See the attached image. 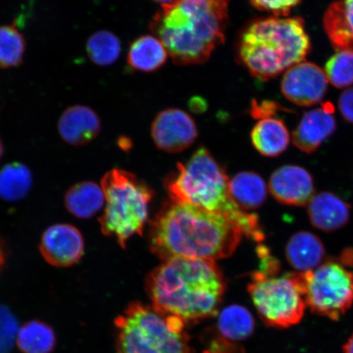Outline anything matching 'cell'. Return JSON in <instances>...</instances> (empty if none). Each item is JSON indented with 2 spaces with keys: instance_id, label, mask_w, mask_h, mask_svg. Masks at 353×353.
Returning <instances> with one entry per match:
<instances>
[{
  "instance_id": "obj_35",
  "label": "cell",
  "mask_w": 353,
  "mask_h": 353,
  "mask_svg": "<svg viewBox=\"0 0 353 353\" xmlns=\"http://www.w3.org/2000/svg\"><path fill=\"white\" fill-rule=\"evenodd\" d=\"M4 263H6V253H4L3 247L0 241V272H1Z\"/></svg>"
},
{
  "instance_id": "obj_34",
  "label": "cell",
  "mask_w": 353,
  "mask_h": 353,
  "mask_svg": "<svg viewBox=\"0 0 353 353\" xmlns=\"http://www.w3.org/2000/svg\"><path fill=\"white\" fill-rule=\"evenodd\" d=\"M343 353H353V334L347 339L343 347Z\"/></svg>"
},
{
  "instance_id": "obj_29",
  "label": "cell",
  "mask_w": 353,
  "mask_h": 353,
  "mask_svg": "<svg viewBox=\"0 0 353 353\" xmlns=\"http://www.w3.org/2000/svg\"><path fill=\"white\" fill-rule=\"evenodd\" d=\"M250 2L256 10L272 13L276 17H286L301 0H250Z\"/></svg>"
},
{
  "instance_id": "obj_13",
  "label": "cell",
  "mask_w": 353,
  "mask_h": 353,
  "mask_svg": "<svg viewBox=\"0 0 353 353\" xmlns=\"http://www.w3.org/2000/svg\"><path fill=\"white\" fill-rule=\"evenodd\" d=\"M269 191L282 205L305 206L315 196L314 181L304 168L285 165L273 172L269 180Z\"/></svg>"
},
{
  "instance_id": "obj_2",
  "label": "cell",
  "mask_w": 353,
  "mask_h": 353,
  "mask_svg": "<svg viewBox=\"0 0 353 353\" xmlns=\"http://www.w3.org/2000/svg\"><path fill=\"white\" fill-rule=\"evenodd\" d=\"M225 290L222 272L208 259L165 260L145 281L152 306L186 324L217 315Z\"/></svg>"
},
{
  "instance_id": "obj_8",
  "label": "cell",
  "mask_w": 353,
  "mask_h": 353,
  "mask_svg": "<svg viewBox=\"0 0 353 353\" xmlns=\"http://www.w3.org/2000/svg\"><path fill=\"white\" fill-rule=\"evenodd\" d=\"M251 299L261 320L273 328H289L303 319L307 307L302 272L268 276L256 271L248 285Z\"/></svg>"
},
{
  "instance_id": "obj_28",
  "label": "cell",
  "mask_w": 353,
  "mask_h": 353,
  "mask_svg": "<svg viewBox=\"0 0 353 353\" xmlns=\"http://www.w3.org/2000/svg\"><path fill=\"white\" fill-rule=\"evenodd\" d=\"M325 76L331 85L339 88L353 85V52H338L325 65Z\"/></svg>"
},
{
  "instance_id": "obj_12",
  "label": "cell",
  "mask_w": 353,
  "mask_h": 353,
  "mask_svg": "<svg viewBox=\"0 0 353 353\" xmlns=\"http://www.w3.org/2000/svg\"><path fill=\"white\" fill-rule=\"evenodd\" d=\"M39 251L52 266L68 268L81 259L85 241L81 232L72 225L54 224L43 232Z\"/></svg>"
},
{
  "instance_id": "obj_3",
  "label": "cell",
  "mask_w": 353,
  "mask_h": 353,
  "mask_svg": "<svg viewBox=\"0 0 353 353\" xmlns=\"http://www.w3.org/2000/svg\"><path fill=\"white\" fill-rule=\"evenodd\" d=\"M229 0H175L161 6L150 30L176 65L201 64L225 41Z\"/></svg>"
},
{
  "instance_id": "obj_16",
  "label": "cell",
  "mask_w": 353,
  "mask_h": 353,
  "mask_svg": "<svg viewBox=\"0 0 353 353\" xmlns=\"http://www.w3.org/2000/svg\"><path fill=\"white\" fill-rule=\"evenodd\" d=\"M101 123L99 114L87 105H72L64 110L59 121V132L66 143L81 147L99 136Z\"/></svg>"
},
{
  "instance_id": "obj_27",
  "label": "cell",
  "mask_w": 353,
  "mask_h": 353,
  "mask_svg": "<svg viewBox=\"0 0 353 353\" xmlns=\"http://www.w3.org/2000/svg\"><path fill=\"white\" fill-rule=\"evenodd\" d=\"M26 42L15 23L0 26V68L20 66L24 61Z\"/></svg>"
},
{
  "instance_id": "obj_4",
  "label": "cell",
  "mask_w": 353,
  "mask_h": 353,
  "mask_svg": "<svg viewBox=\"0 0 353 353\" xmlns=\"http://www.w3.org/2000/svg\"><path fill=\"white\" fill-rule=\"evenodd\" d=\"M226 171L205 148H200L165 180L170 200L186 203L224 216L248 239L262 242L265 233L257 215L242 210L229 191Z\"/></svg>"
},
{
  "instance_id": "obj_33",
  "label": "cell",
  "mask_w": 353,
  "mask_h": 353,
  "mask_svg": "<svg viewBox=\"0 0 353 353\" xmlns=\"http://www.w3.org/2000/svg\"><path fill=\"white\" fill-rule=\"evenodd\" d=\"M337 261L343 265L346 268L353 267V249L346 248L343 250L339 255V257L335 258Z\"/></svg>"
},
{
  "instance_id": "obj_14",
  "label": "cell",
  "mask_w": 353,
  "mask_h": 353,
  "mask_svg": "<svg viewBox=\"0 0 353 353\" xmlns=\"http://www.w3.org/2000/svg\"><path fill=\"white\" fill-rule=\"evenodd\" d=\"M332 104L326 103L303 114L293 132V143L303 152H315L336 130Z\"/></svg>"
},
{
  "instance_id": "obj_23",
  "label": "cell",
  "mask_w": 353,
  "mask_h": 353,
  "mask_svg": "<svg viewBox=\"0 0 353 353\" xmlns=\"http://www.w3.org/2000/svg\"><path fill=\"white\" fill-rule=\"evenodd\" d=\"M103 188L92 182L74 185L65 193V205L70 214L79 219H90L105 204Z\"/></svg>"
},
{
  "instance_id": "obj_30",
  "label": "cell",
  "mask_w": 353,
  "mask_h": 353,
  "mask_svg": "<svg viewBox=\"0 0 353 353\" xmlns=\"http://www.w3.org/2000/svg\"><path fill=\"white\" fill-rule=\"evenodd\" d=\"M257 254L260 259V270L263 274L268 276H276L279 275L281 265L274 256L270 253L267 246L260 245L257 248Z\"/></svg>"
},
{
  "instance_id": "obj_36",
  "label": "cell",
  "mask_w": 353,
  "mask_h": 353,
  "mask_svg": "<svg viewBox=\"0 0 353 353\" xmlns=\"http://www.w3.org/2000/svg\"><path fill=\"white\" fill-rule=\"evenodd\" d=\"M153 1L160 3L161 6H165L173 3L175 0H153Z\"/></svg>"
},
{
  "instance_id": "obj_21",
  "label": "cell",
  "mask_w": 353,
  "mask_h": 353,
  "mask_svg": "<svg viewBox=\"0 0 353 353\" xmlns=\"http://www.w3.org/2000/svg\"><path fill=\"white\" fill-rule=\"evenodd\" d=\"M168 55L169 54L160 39L153 34H145L131 43L127 63L138 72L151 73L165 64Z\"/></svg>"
},
{
  "instance_id": "obj_17",
  "label": "cell",
  "mask_w": 353,
  "mask_h": 353,
  "mask_svg": "<svg viewBox=\"0 0 353 353\" xmlns=\"http://www.w3.org/2000/svg\"><path fill=\"white\" fill-rule=\"evenodd\" d=\"M307 214L313 227L322 232H333L348 223L351 207L335 194L322 192L315 194L308 203Z\"/></svg>"
},
{
  "instance_id": "obj_10",
  "label": "cell",
  "mask_w": 353,
  "mask_h": 353,
  "mask_svg": "<svg viewBox=\"0 0 353 353\" xmlns=\"http://www.w3.org/2000/svg\"><path fill=\"white\" fill-rule=\"evenodd\" d=\"M151 134L157 147L169 153H179L195 142L197 127L188 113L178 108H168L157 114L152 123Z\"/></svg>"
},
{
  "instance_id": "obj_26",
  "label": "cell",
  "mask_w": 353,
  "mask_h": 353,
  "mask_svg": "<svg viewBox=\"0 0 353 353\" xmlns=\"http://www.w3.org/2000/svg\"><path fill=\"white\" fill-rule=\"evenodd\" d=\"M86 51L88 57L97 65L109 66L120 57L121 43L112 32L99 30L88 39Z\"/></svg>"
},
{
  "instance_id": "obj_24",
  "label": "cell",
  "mask_w": 353,
  "mask_h": 353,
  "mask_svg": "<svg viewBox=\"0 0 353 353\" xmlns=\"http://www.w3.org/2000/svg\"><path fill=\"white\" fill-rule=\"evenodd\" d=\"M32 174L21 163H11L0 170V197L8 202L22 200L32 187Z\"/></svg>"
},
{
  "instance_id": "obj_15",
  "label": "cell",
  "mask_w": 353,
  "mask_h": 353,
  "mask_svg": "<svg viewBox=\"0 0 353 353\" xmlns=\"http://www.w3.org/2000/svg\"><path fill=\"white\" fill-rule=\"evenodd\" d=\"M255 322L248 309L232 305L223 309L216 322V337L211 342L221 350L236 353L238 343L245 341L253 334Z\"/></svg>"
},
{
  "instance_id": "obj_31",
  "label": "cell",
  "mask_w": 353,
  "mask_h": 353,
  "mask_svg": "<svg viewBox=\"0 0 353 353\" xmlns=\"http://www.w3.org/2000/svg\"><path fill=\"white\" fill-rule=\"evenodd\" d=\"M280 110L281 108L274 101H263L262 103H258L257 101L254 100L251 104L250 112L253 118L263 120V119L272 118L273 114Z\"/></svg>"
},
{
  "instance_id": "obj_22",
  "label": "cell",
  "mask_w": 353,
  "mask_h": 353,
  "mask_svg": "<svg viewBox=\"0 0 353 353\" xmlns=\"http://www.w3.org/2000/svg\"><path fill=\"white\" fill-rule=\"evenodd\" d=\"M229 191L234 201L245 211L259 209L268 196L262 176L250 171L241 172L229 181Z\"/></svg>"
},
{
  "instance_id": "obj_19",
  "label": "cell",
  "mask_w": 353,
  "mask_h": 353,
  "mask_svg": "<svg viewBox=\"0 0 353 353\" xmlns=\"http://www.w3.org/2000/svg\"><path fill=\"white\" fill-rule=\"evenodd\" d=\"M323 24L334 50L353 52V0L331 4L325 12Z\"/></svg>"
},
{
  "instance_id": "obj_18",
  "label": "cell",
  "mask_w": 353,
  "mask_h": 353,
  "mask_svg": "<svg viewBox=\"0 0 353 353\" xmlns=\"http://www.w3.org/2000/svg\"><path fill=\"white\" fill-rule=\"evenodd\" d=\"M285 258L291 267L299 272L314 270L325 259L323 243L310 232L301 231L294 234L287 242Z\"/></svg>"
},
{
  "instance_id": "obj_37",
  "label": "cell",
  "mask_w": 353,
  "mask_h": 353,
  "mask_svg": "<svg viewBox=\"0 0 353 353\" xmlns=\"http://www.w3.org/2000/svg\"><path fill=\"white\" fill-rule=\"evenodd\" d=\"M3 153V145L1 139H0V159H1Z\"/></svg>"
},
{
  "instance_id": "obj_5",
  "label": "cell",
  "mask_w": 353,
  "mask_h": 353,
  "mask_svg": "<svg viewBox=\"0 0 353 353\" xmlns=\"http://www.w3.org/2000/svg\"><path fill=\"white\" fill-rule=\"evenodd\" d=\"M311 43L300 17H276L250 22L238 35V61L261 81L279 76L302 63Z\"/></svg>"
},
{
  "instance_id": "obj_32",
  "label": "cell",
  "mask_w": 353,
  "mask_h": 353,
  "mask_svg": "<svg viewBox=\"0 0 353 353\" xmlns=\"http://www.w3.org/2000/svg\"><path fill=\"white\" fill-rule=\"evenodd\" d=\"M339 108L343 117L353 123V88L343 92L339 100Z\"/></svg>"
},
{
  "instance_id": "obj_7",
  "label": "cell",
  "mask_w": 353,
  "mask_h": 353,
  "mask_svg": "<svg viewBox=\"0 0 353 353\" xmlns=\"http://www.w3.org/2000/svg\"><path fill=\"white\" fill-rule=\"evenodd\" d=\"M101 187L105 201L99 219L101 232L116 238L119 245L125 248L132 236L143 235L153 191L138 176L119 169L105 174Z\"/></svg>"
},
{
  "instance_id": "obj_1",
  "label": "cell",
  "mask_w": 353,
  "mask_h": 353,
  "mask_svg": "<svg viewBox=\"0 0 353 353\" xmlns=\"http://www.w3.org/2000/svg\"><path fill=\"white\" fill-rule=\"evenodd\" d=\"M244 236L224 216L195 205L170 200L150 226V249L159 259L217 260L235 252Z\"/></svg>"
},
{
  "instance_id": "obj_25",
  "label": "cell",
  "mask_w": 353,
  "mask_h": 353,
  "mask_svg": "<svg viewBox=\"0 0 353 353\" xmlns=\"http://www.w3.org/2000/svg\"><path fill=\"white\" fill-rule=\"evenodd\" d=\"M17 343L23 353H50L55 347L56 338L50 326L34 321L22 326Z\"/></svg>"
},
{
  "instance_id": "obj_9",
  "label": "cell",
  "mask_w": 353,
  "mask_h": 353,
  "mask_svg": "<svg viewBox=\"0 0 353 353\" xmlns=\"http://www.w3.org/2000/svg\"><path fill=\"white\" fill-rule=\"evenodd\" d=\"M302 274L306 305L313 313L336 321L350 310L353 304V272L336 259L326 260Z\"/></svg>"
},
{
  "instance_id": "obj_6",
  "label": "cell",
  "mask_w": 353,
  "mask_h": 353,
  "mask_svg": "<svg viewBox=\"0 0 353 353\" xmlns=\"http://www.w3.org/2000/svg\"><path fill=\"white\" fill-rule=\"evenodd\" d=\"M114 323L117 353H191L186 323L152 305L132 303Z\"/></svg>"
},
{
  "instance_id": "obj_11",
  "label": "cell",
  "mask_w": 353,
  "mask_h": 353,
  "mask_svg": "<svg viewBox=\"0 0 353 353\" xmlns=\"http://www.w3.org/2000/svg\"><path fill=\"white\" fill-rule=\"evenodd\" d=\"M328 79L319 65L302 61L286 70L281 92L287 100L301 107L321 103L327 91Z\"/></svg>"
},
{
  "instance_id": "obj_20",
  "label": "cell",
  "mask_w": 353,
  "mask_h": 353,
  "mask_svg": "<svg viewBox=\"0 0 353 353\" xmlns=\"http://www.w3.org/2000/svg\"><path fill=\"white\" fill-rule=\"evenodd\" d=\"M251 141L263 156L276 157L288 148L290 135L283 121L272 117L256 123L251 132Z\"/></svg>"
}]
</instances>
